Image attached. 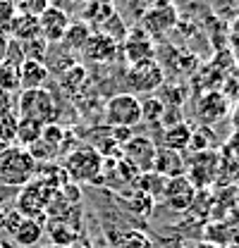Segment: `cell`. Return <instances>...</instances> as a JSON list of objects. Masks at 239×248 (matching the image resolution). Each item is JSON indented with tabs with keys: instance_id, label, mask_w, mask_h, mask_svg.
Instances as JSON below:
<instances>
[{
	"instance_id": "15",
	"label": "cell",
	"mask_w": 239,
	"mask_h": 248,
	"mask_svg": "<svg viewBox=\"0 0 239 248\" xmlns=\"http://www.w3.org/2000/svg\"><path fill=\"white\" fill-rule=\"evenodd\" d=\"M58 84L67 95H79V93L86 89V84H89V69H86V64L72 60L58 74Z\"/></svg>"
},
{
	"instance_id": "2",
	"label": "cell",
	"mask_w": 239,
	"mask_h": 248,
	"mask_svg": "<svg viewBox=\"0 0 239 248\" xmlns=\"http://www.w3.org/2000/svg\"><path fill=\"white\" fill-rule=\"evenodd\" d=\"M17 117H27L38 124H53L58 117V105L55 98L48 89H29L22 91L17 98Z\"/></svg>"
},
{
	"instance_id": "30",
	"label": "cell",
	"mask_w": 239,
	"mask_h": 248,
	"mask_svg": "<svg viewBox=\"0 0 239 248\" xmlns=\"http://www.w3.org/2000/svg\"><path fill=\"white\" fill-rule=\"evenodd\" d=\"M41 141L53 151V153L58 155V151L62 148V141H65V129L62 126H58V124H46L43 126V131H41Z\"/></svg>"
},
{
	"instance_id": "5",
	"label": "cell",
	"mask_w": 239,
	"mask_h": 248,
	"mask_svg": "<svg viewBox=\"0 0 239 248\" xmlns=\"http://www.w3.org/2000/svg\"><path fill=\"white\" fill-rule=\"evenodd\" d=\"M177 19H179L177 7L170 0H158V2H151L149 7L141 12L139 27L146 31L151 38H160L177 24Z\"/></svg>"
},
{
	"instance_id": "34",
	"label": "cell",
	"mask_w": 239,
	"mask_h": 248,
	"mask_svg": "<svg viewBox=\"0 0 239 248\" xmlns=\"http://www.w3.org/2000/svg\"><path fill=\"white\" fill-rule=\"evenodd\" d=\"M222 93L227 95V100H239V67H235L222 84Z\"/></svg>"
},
{
	"instance_id": "36",
	"label": "cell",
	"mask_w": 239,
	"mask_h": 248,
	"mask_svg": "<svg viewBox=\"0 0 239 248\" xmlns=\"http://www.w3.org/2000/svg\"><path fill=\"white\" fill-rule=\"evenodd\" d=\"M89 0H67V5H72V7H84Z\"/></svg>"
},
{
	"instance_id": "1",
	"label": "cell",
	"mask_w": 239,
	"mask_h": 248,
	"mask_svg": "<svg viewBox=\"0 0 239 248\" xmlns=\"http://www.w3.org/2000/svg\"><path fill=\"white\" fill-rule=\"evenodd\" d=\"M38 162L27 148L12 143L0 148V184L2 186H27L36 177Z\"/></svg>"
},
{
	"instance_id": "19",
	"label": "cell",
	"mask_w": 239,
	"mask_h": 248,
	"mask_svg": "<svg viewBox=\"0 0 239 248\" xmlns=\"http://www.w3.org/2000/svg\"><path fill=\"white\" fill-rule=\"evenodd\" d=\"M43 236V224L38 217H22V222L17 224V229L12 232V241L22 248H34L38 246Z\"/></svg>"
},
{
	"instance_id": "7",
	"label": "cell",
	"mask_w": 239,
	"mask_h": 248,
	"mask_svg": "<svg viewBox=\"0 0 239 248\" xmlns=\"http://www.w3.org/2000/svg\"><path fill=\"white\" fill-rule=\"evenodd\" d=\"M194 112H196L199 122L204 124V126L218 124L230 115V100H227V95H225L222 91L210 89V91H206L204 95L196 98V103H194Z\"/></svg>"
},
{
	"instance_id": "39",
	"label": "cell",
	"mask_w": 239,
	"mask_h": 248,
	"mask_svg": "<svg viewBox=\"0 0 239 248\" xmlns=\"http://www.w3.org/2000/svg\"><path fill=\"white\" fill-rule=\"evenodd\" d=\"M151 2H158V0H146V5H151Z\"/></svg>"
},
{
	"instance_id": "12",
	"label": "cell",
	"mask_w": 239,
	"mask_h": 248,
	"mask_svg": "<svg viewBox=\"0 0 239 248\" xmlns=\"http://www.w3.org/2000/svg\"><path fill=\"white\" fill-rule=\"evenodd\" d=\"M163 196H165V203L177 210V213H184L194 205V198H196V186L191 184L184 174L182 177H175V179H168L165 182V188H163Z\"/></svg>"
},
{
	"instance_id": "10",
	"label": "cell",
	"mask_w": 239,
	"mask_h": 248,
	"mask_svg": "<svg viewBox=\"0 0 239 248\" xmlns=\"http://www.w3.org/2000/svg\"><path fill=\"white\" fill-rule=\"evenodd\" d=\"M155 143L149 136H132L127 143H122V153L124 160L141 174H146L153 170V157H155Z\"/></svg>"
},
{
	"instance_id": "16",
	"label": "cell",
	"mask_w": 239,
	"mask_h": 248,
	"mask_svg": "<svg viewBox=\"0 0 239 248\" xmlns=\"http://www.w3.org/2000/svg\"><path fill=\"white\" fill-rule=\"evenodd\" d=\"M158 177H168V179H175L184 174V157L177 151H170V148H158L155 157H153V170Z\"/></svg>"
},
{
	"instance_id": "40",
	"label": "cell",
	"mask_w": 239,
	"mask_h": 248,
	"mask_svg": "<svg viewBox=\"0 0 239 248\" xmlns=\"http://www.w3.org/2000/svg\"><path fill=\"white\" fill-rule=\"evenodd\" d=\"M48 248H67V246H48Z\"/></svg>"
},
{
	"instance_id": "23",
	"label": "cell",
	"mask_w": 239,
	"mask_h": 248,
	"mask_svg": "<svg viewBox=\"0 0 239 248\" xmlns=\"http://www.w3.org/2000/svg\"><path fill=\"white\" fill-rule=\"evenodd\" d=\"M113 248H153L151 239L139 229H122L110 239Z\"/></svg>"
},
{
	"instance_id": "11",
	"label": "cell",
	"mask_w": 239,
	"mask_h": 248,
	"mask_svg": "<svg viewBox=\"0 0 239 248\" xmlns=\"http://www.w3.org/2000/svg\"><path fill=\"white\" fill-rule=\"evenodd\" d=\"M122 53L129 64H139V62L155 60L153 58V38L139 24L127 31V38L122 41Z\"/></svg>"
},
{
	"instance_id": "37",
	"label": "cell",
	"mask_w": 239,
	"mask_h": 248,
	"mask_svg": "<svg viewBox=\"0 0 239 248\" xmlns=\"http://www.w3.org/2000/svg\"><path fill=\"white\" fill-rule=\"evenodd\" d=\"M232 124H235V126L239 129V105L235 108V112H232Z\"/></svg>"
},
{
	"instance_id": "17",
	"label": "cell",
	"mask_w": 239,
	"mask_h": 248,
	"mask_svg": "<svg viewBox=\"0 0 239 248\" xmlns=\"http://www.w3.org/2000/svg\"><path fill=\"white\" fill-rule=\"evenodd\" d=\"M48 79H51V69H48L46 62L24 60L19 64V86H22V91L46 89V81Z\"/></svg>"
},
{
	"instance_id": "18",
	"label": "cell",
	"mask_w": 239,
	"mask_h": 248,
	"mask_svg": "<svg viewBox=\"0 0 239 248\" xmlns=\"http://www.w3.org/2000/svg\"><path fill=\"white\" fill-rule=\"evenodd\" d=\"M91 33H93V29L84 19H72L67 31H65V36H62V41H60V46L67 53H82L84 46H86V41L91 38Z\"/></svg>"
},
{
	"instance_id": "32",
	"label": "cell",
	"mask_w": 239,
	"mask_h": 248,
	"mask_svg": "<svg viewBox=\"0 0 239 248\" xmlns=\"http://www.w3.org/2000/svg\"><path fill=\"white\" fill-rule=\"evenodd\" d=\"M17 15H19L17 2H12V0H0V31H2V33L10 31V24L15 22Z\"/></svg>"
},
{
	"instance_id": "35",
	"label": "cell",
	"mask_w": 239,
	"mask_h": 248,
	"mask_svg": "<svg viewBox=\"0 0 239 248\" xmlns=\"http://www.w3.org/2000/svg\"><path fill=\"white\" fill-rule=\"evenodd\" d=\"M7 46H10V36L0 31V64H2L5 58H7Z\"/></svg>"
},
{
	"instance_id": "38",
	"label": "cell",
	"mask_w": 239,
	"mask_h": 248,
	"mask_svg": "<svg viewBox=\"0 0 239 248\" xmlns=\"http://www.w3.org/2000/svg\"><path fill=\"white\" fill-rule=\"evenodd\" d=\"M194 248H218V246H215V244H210V241H199Z\"/></svg>"
},
{
	"instance_id": "9",
	"label": "cell",
	"mask_w": 239,
	"mask_h": 248,
	"mask_svg": "<svg viewBox=\"0 0 239 248\" xmlns=\"http://www.w3.org/2000/svg\"><path fill=\"white\" fill-rule=\"evenodd\" d=\"M163 81H165V72H163V67L155 60L132 64L129 72H127V84L132 86L129 93H134V95H137V93L155 91Z\"/></svg>"
},
{
	"instance_id": "13",
	"label": "cell",
	"mask_w": 239,
	"mask_h": 248,
	"mask_svg": "<svg viewBox=\"0 0 239 248\" xmlns=\"http://www.w3.org/2000/svg\"><path fill=\"white\" fill-rule=\"evenodd\" d=\"M72 17L67 15L65 7H58V5H51L41 17H38V29H41V36L48 41V43H60L65 31L69 27Z\"/></svg>"
},
{
	"instance_id": "22",
	"label": "cell",
	"mask_w": 239,
	"mask_h": 248,
	"mask_svg": "<svg viewBox=\"0 0 239 248\" xmlns=\"http://www.w3.org/2000/svg\"><path fill=\"white\" fill-rule=\"evenodd\" d=\"M191 134L194 129L187 122H177L172 126H165V134H163V141H165V148L170 151H189V143H191Z\"/></svg>"
},
{
	"instance_id": "28",
	"label": "cell",
	"mask_w": 239,
	"mask_h": 248,
	"mask_svg": "<svg viewBox=\"0 0 239 248\" xmlns=\"http://www.w3.org/2000/svg\"><path fill=\"white\" fill-rule=\"evenodd\" d=\"M98 31H101V33H105V36H110L115 43H122V41L127 38V31H129V29H127L124 19H122L118 12H115L110 19H105V22L101 24V29H98Z\"/></svg>"
},
{
	"instance_id": "33",
	"label": "cell",
	"mask_w": 239,
	"mask_h": 248,
	"mask_svg": "<svg viewBox=\"0 0 239 248\" xmlns=\"http://www.w3.org/2000/svg\"><path fill=\"white\" fill-rule=\"evenodd\" d=\"M48 7H51V0H19L17 2V10L22 15H31V17H41Z\"/></svg>"
},
{
	"instance_id": "14",
	"label": "cell",
	"mask_w": 239,
	"mask_h": 248,
	"mask_svg": "<svg viewBox=\"0 0 239 248\" xmlns=\"http://www.w3.org/2000/svg\"><path fill=\"white\" fill-rule=\"evenodd\" d=\"M120 53V43H115L110 36L101 33V31H93L91 38L86 41L82 55L89 62H96V64H105V62H113Z\"/></svg>"
},
{
	"instance_id": "27",
	"label": "cell",
	"mask_w": 239,
	"mask_h": 248,
	"mask_svg": "<svg viewBox=\"0 0 239 248\" xmlns=\"http://www.w3.org/2000/svg\"><path fill=\"white\" fill-rule=\"evenodd\" d=\"M19 89H22L19 86V67H15L10 62H2L0 64V91L15 95Z\"/></svg>"
},
{
	"instance_id": "24",
	"label": "cell",
	"mask_w": 239,
	"mask_h": 248,
	"mask_svg": "<svg viewBox=\"0 0 239 248\" xmlns=\"http://www.w3.org/2000/svg\"><path fill=\"white\" fill-rule=\"evenodd\" d=\"M41 131H43V124L27 120V117H19L17 120V131H15V141H17V146L29 148L41 139Z\"/></svg>"
},
{
	"instance_id": "25",
	"label": "cell",
	"mask_w": 239,
	"mask_h": 248,
	"mask_svg": "<svg viewBox=\"0 0 239 248\" xmlns=\"http://www.w3.org/2000/svg\"><path fill=\"white\" fill-rule=\"evenodd\" d=\"M72 227L67 224V219H51L48 222V234L53 239V246H67L72 248L77 241V232H69Z\"/></svg>"
},
{
	"instance_id": "29",
	"label": "cell",
	"mask_w": 239,
	"mask_h": 248,
	"mask_svg": "<svg viewBox=\"0 0 239 248\" xmlns=\"http://www.w3.org/2000/svg\"><path fill=\"white\" fill-rule=\"evenodd\" d=\"M48 46H51V43H48L43 36H36V38H31V41H24V43H22L24 58H27V60L43 62V58L48 55Z\"/></svg>"
},
{
	"instance_id": "41",
	"label": "cell",
	"mask_w": 239,
	"mask_h": 248,
	"mask_svg": "<svg viewBox=\"0 0 239 248\" xmlns=\"http://www.w3.org/2000/svg\"><path fill=\"white\" fill-rule=\"evenodd\" d=\"M12 2H19V0H12Z\"/></svg>"
},
{
	"instance_id": "4",
	"label": "cell",
	"mask_w": 239,
	"mask_h": 248,
	"mask_svg": "<svg viewBox=\"0 0 239 248\" xmlns=\"http://www.w3.org/2000/svg\"><path fill=\"white\" fill-rule=\"evenodd\" d=\"M105 122L110 126H124L132 129L141 122V100L134 93H115L105 100Z\"/></svg>"
},
{
	"instance_id": "8",
	"label": "cell",
	"mask_w": 239,
	"mask_h": 248,
	"mask_svg": "<svg viewBox=\"0 0 239 248\" xmlns=\"http://www.w3.org/2000/svg\"><path fill=\"white\" fill-rule=\"evenodd\" d=\"M218 172V155L215 151H199V153H191L189 160H184V177L196 186V188H204L213 182Z\"/></svg>"
},
{
	"instance_id": "20",
	"label": "cell",
	"mask_w": 239,
	"mask_h": 248,
	"mask_svg": "<svg viewBox=\"0 0 239 248\" xmlns=\"http://www.w3.org/2000/svg\"><path fill=\"white\" fill-rule=\"evenodd\" d=\"M115 12H118V10H115V2H113V0H89V2L82 7V17H79V19H84L91 29L98 31L101 24H103L105 19H110Z\"/></svg>"
},
{
	"instance_id": "26",
	"label": "cell",
	"mask_w": 239,
	"mask_h": 248,
	"mask_svg": "<svg viewBox=\"0 0 239 248\" xmlns=\"http://www.w3.org/2000/svg\"><path fill=\"white\" fill-rule=\"evenodd\" d=\"M165 112H168V108H165V103L158 95H146L141 100V122H149V124L160 122L165 117Z\"/></svg>"
},
{
	"instance_id": "21",
	"label": "cell",
	"mask_w": 239,
	"mask_h": 248,
	"mask_svg": "<svg viewBox=\"0 0 239 248\" xmlns=\"http://www.w3.org/2000/svg\"><path fill=\"white\" fill-rule=\"evenodd\" d=\"M7 36L17 43H24V41H31L36 36H41V29H38V17H31V15H17L15 22L10 24V31Z\"/></svg>"
},
{
	"instance_id": "3",
	"label": "cell",
	"mask_w": 239,
	"mask_h": 248,
	"mask_svg": "<svg viewBox=\"0 0 239 248\" xmlns=\"http://www.w3.org/2000/svg\"><path fill=\"white\" fill-rule=\"evenodd\" d=\"M103 155L96 148H77L65 157V172L69 177V182H79V184H93L101 182L103 174Z\"/></svg>"
},
{
	"instance_id": "31",
	"label": "cell",
	"mask_w": 239,
	"mask_h": 248,
	"mask_svg": "<svg viewBox=\"0 0 239 248\" xmlns=\"http://www.w3.org/2000/svg\"><path fill=\"white\" fill-rule=\"evenodd\" d=\"M17 120H19V117H17L15 112L0 117V143H2V146H12L15 131H17Z\"/></svg>"
},
{
	"instance_id": "6",
	"label": "cell",
	"mask_w": 239,
	"mask_h": 248,
	"mask_svg": "<svg viewBox=\"0 0 239 248\" xmlns=\"http://www.w3.org/2000/svg\"><path fill=\"white\" fill-rule=\"evenodd\" d=\"M53 196V188L43 184L41 179H31L27 186H22L19 196H17V213L22 217H36V215H43L46 213V205Z\"/></svg>"
}]
</instances>
